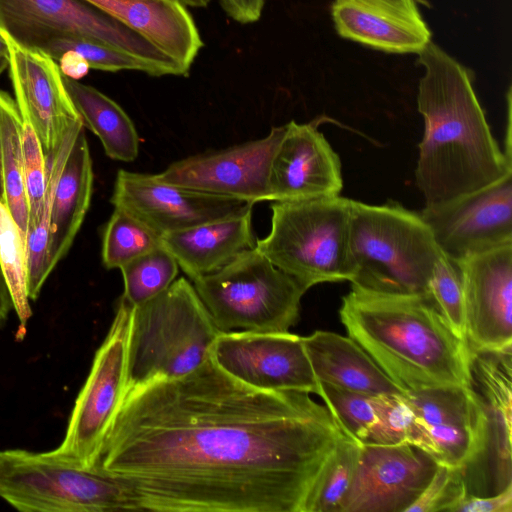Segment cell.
I'll return each mask as SVG.
<instances>
[{"mask_svg": "<svg viewBox=\"0 0 512 512\" xmlns=\"http://www.w3.org/2000/svg\"><path fill=\"white\" fill-rule=\"evenodd\" d=\"M0 32L32 50L60 37H85L147 62L158 76L188 75L154 45L86 0H0Z\"/></svg>", "mask_w": 512, "mask_h": 512, "instance_id": "obj_9", "label": "cell"}, {"mask_svg": "<svg viewBox=\"0 0 512 512\" xmlns=\"http://www.w3.org/2000/svg\"><path fill=\"white\" fill-rule=\"evenodd\" d=\"M83 122L74 123L65 133L58 147L46 155V190L42 210L26 236L27 289L30 300H36L52 272L49 261L50 216L57 181L62 172L68 153L81 129Z\"/></svg>", "mask_w": 512, "mask_h": 512, "instance_id": "obj_27", "label": "cell"}, {"mask_svg": "<svg viewBox=\"0 0 512 512\" xmlns=\"http://www.w3.org/2000/svg\"><path fill=\"white\" fill-rule=\"evenodd\" d=\"M192 283L221 332H289L306 293L256 247Z\"/></svg>", "mask_w": 512, "mask_h": 512, "instance_id": "obj_7", "label": "cell"}, {"mask_svg": "<svg viewBox=\"0 0 512 512\" xmlns=\"http://www.w3.org/2000/svg\"><path fill=\"white\" fill-rule=\"evenodd\" d=\"M3 176H2V165H1V146H0V197H3Z\"/></svg>", "mask_w": 512, "mask_h": 512, "instance_id": "obj_47", "label": "cell"}, {"mask_svg": "<svg viewBox=\"0 0 512 512\" xmlns=\"http://www.w3.org/2000/svg\"><path fill=\"white\" fill-rule=\"evenodd\" d=\"M302 338L319 383L372 396L405 394L349 336L317 330Z\"/></svg>", "mask_w": 512, "mask_h": 512, "instance_id": "obj_24", "label": "cell"}, {"mask_svg": "<svg viewBox=\"0 0 512 512\" xmlns=\"http://www.w3.org/2000/svg\"><path fill=\"white\" fill-rule=\"evenodd\" d=\"M9 55L8 43L5 37L0 32V57H7Z\"/></svg>", "mask_w": 512, "mask_h": 512, "instance_id": "obj_45", "label": "cell"}, {"mask_svg": "<svg viewBox=\"0 0 512 512\" xmlns=\"http://www.w3.org/2000/svg\"><path fill=\"white\" fill-rule=\"evenodd\" d=\"M222 9L241 24L256 22L262 15L265 0H219Z\"/></svg>", "mask_w": 512, "mask_h": 512, "instance_id": "obj_40", "label": "cell"}, {"mask_svg": "<svg viewBox=\"0 0 512 512\" xmlns=\"http://www.w3.org/2000/svg\"><path fill=\"white\" fill-rule=\"evenodd\" d=\"M13 309V303L0 268V327H2Z\"/></svg>", "mask_w": 512, "mask_h": 512, "instance_id": "obj_42", "label": "cell"}, {"mask_svg": "<svg viewBox=\"0 0 512 512\" xmlns=\"http://www.w3.org/2000/svg\"><path fill=\"white\" fill-rule=\"evenodd\" d=\"M428 291L452 330L465 340L464 291L459 264L441 254L434 266Z\"/></svg>", "mask_w": 512, "mask_h": 512, "instance_id": "obj_35", "label": "cell"}, {"mask_svg": "<svg viewBox=\"0 0 512 512\" xmlns=\"http://www.w3.org/2000/svg\"><path fill=\"white\" fill-rule=\"evenodd\" d=\"M39 51L56 62L66 52L84 58L89 67L97 70L118 72L132 70L158 76L157 71L147 62L101 42L77 36L60 37L42 44Z\"/></svg>", "mask_w": 512, "mask_h": 512, "instance_id": "obj_33", "label": "cell"}, {"mask_svg": "<svg viewBox=\"0 0 512 512\" xmlns=\"http://www.w3.org/2000/svg\"><path fill=\"white\" fill-rule=\"evenodd\" d=\"M351 199L340 195L273 201L271 229L255 247L306 291L349 280L347 241Z\"/></svg>", "mask_w": 512, "mask_h": 512, "instance_id": "obj_6", "label": "cell"}, {"mask_svg": "<svg viewBox=\"0 0 512 512\" xmlns=\"http://www.w3.org/2000/svg\"><path fill=\"white\" fill-rule=\"evenodd\" d=\"M5 39L14 100L19 113L31 120L46 156L58 147L67 130L82 119L65 88L57 62Z\"/></svg>", "mask_w": 512, "mask_h": 512, "instance_id": "obj_20", "label": "cell"}, {"mask_svg": "<svg viewBox=\"0 0 512 512\" xmlns=\"http://www.w3.org/2000/svg\"><path fill=\"white\" fill-rule=\"evenodd\" d=\"M92 190V159L83 128L68 153L52 202L49 242L52 269L71 248L89 209Z\"/></svg>", "mask_w": 512, "mask_h": 512, "instance_id": "obj_25", "label": "cell"}, {"mask_svg": "<svg viewBox=\"0 0 512 512\" xmlns=\"http://www.w3.org/2000/svg\"><path fill=\"white\" fill-rule=\"evenodd\" d=\"M131 311L132 307L120 298L109 331L75 400L65 436L51 450L60 459L87 468L95 463L124 398Z\"/></svg>", "mask_w": 512, "mask_h": 512, "instance_id": "obj_10", "label": "cell"}, {"mask_svg": "<svg viewBox=\"0 0 512 512\" xmlns=\"http://www.w3.org/2000/svg\"><path fill=\"white\" fill-rule=\"evenodd\" d=\"M418 56L424 68L417 94L424 131L415 183L429 206L512 173V153L494 138L470 71L432 41Z\"/></svg>", "mask_w": 512, "mask_h": 512, "instance_id": "obj_2", "label": "cell"}, {"mask_svg": "<svg viewBox=\"0 0 512 512\" xmlns=\"http://www.w3.org/2000/svg\"><path fill=\"white\" fill-rule=\"evenodd\" d=\"M344 435L309 393L251 388L209 358L125 395L93 467L139 510L303 512Z\"/></svg>", "mask_w": 512, "mask_h": 512, "instance_id": "obj_1", "label": "cell"}, {"mask_svg": "<svg viewBox=\"0 0 512 512\" xmlns=\"http://www.w3.org/2000/svg\"><path fill=\"white\" fill-rule=\"evenodd\" d=\"M252 208L161 236L162 246L191 281L215 272L255 247Z\"/></svg>", "mask_w": 512, "mask_h": 512, "instance_id": "obj_23", "label": "cell"}, {"mask_svg": "<svg viewBox=\"0 0 512 512\" xmlns=\"http://www.w3.org/2000/svg\"><path fill=\"white\" fill-rule=\"evenodd\" d=\"M58 62L61 73L74 80L84 77L90 69L84 58L72 52L64 53Z\"/></svg>", "mask_w": 512, "mask_h": 512, "instance_id": "obj_41", "label": "cell"}, {"mask_svg": "<svg viewBox=\"0 0 512 512\" xmlns=\"http://www.w3.org/2000/svg\"><path fill=\"white\" fill-rule=\"evenodd\" d=\"M0 268L21 327L32 316L27 289L26 240L0 197Z\"/></svg>", "mask_w": 512, "mask_h": 512, "instance_id": "obj_30", "label": "cell"}, {"mask_svg": "<svg viewBox=\"0 0 512 512\" xmlns=\"http://www.w3.org/2000/svg\"><path fill=\"white\" fill-rule=\"evenodd\" d=\"M453 512H512V485L494 495H466Z\"/></svg>", "mask_w": 512, "mask_h": 512, "instance_id": "obj_39", "label": "cell"}, {"mask_svg": "<svg viewBox=\"0 0 512 512\" xmlns=\"http://www.w3.org/2000/svg\"><path fill=\"white\" fill-rule=\"evenodd\" d=\"M186 7L202 8L207 6L211 0H177Z\"/></svg>", "mask_w": 512, "mask_h": 512, "instance_id": "obj_44", "label": "cell"}, {"mask_svg": "<svg viewBox=\"0 0 512 512\" xmlns=\"http://www.w3.org/2000/svg\"><path fill=\"white\" fill-rule=\"evenodd\" d=\"M470 386L485 414V441L464 475L467 493L494 495L512 485V347L470 351Z\"/></svg>", "mask_w": 512, "mask_h": 512, "instance_id": "obj_11", "label": "cell"}, {"mask_svg": "<svg viewBox=\"0 0 512 512\" xmlns=\"http://www.w3.org/2000/svg\"><path fill=\"white\" fill-rule=\"evenodd\" d=\"M63 82L83 126L99 138L106 155L117 161L135 160L139 153V136L127 113L92 86L64 75Z\"/></svg>", "mask_w": 512, "mask_h": 512, "instance_id": "obj_26", "label": "cell"}, {"mask_svg": "<svg viewBox=\"0 0 512 512\" xmlns=\"http://www.w3.org/2000/svg\"><path fill=\"white\" fill-rule=\"evenodd\" d=\"M210 359L224 373L254 389L319 393L303 338L290 332H221Z\"/></svg>", "mask_w": 512, "mask_h": 512, "instance_id": "obj_13", "label": "cell"}, {"mask_svg": "<svg viewBox=\"0 0 512 512\" xmlns=\"http://www.w3.org/2000/svg\"><path fill=\"white\" fill-rule=\"evenodd\" d=\"M120 270L124 283L121 299L136 307L166 290L174 282L179 266L160 246L129 261Z\"/></svg>", "mask_w": 512, "mask_h": 512, "instance_id": "obj_31", "label": "cell"}, {"mask_svg": "<svg viewBox=\"0 0 512 512\" xmlns=\"http://www.w3.org/2000/svg\"><path fill=\"white\" fill-rule=\"evenodd\" d=\"M405 394L378 396L376 419L362 444H409L413 411Z\"/></svg>", "mask_w": 512, "mask_h": 512, "instance_id": "obj_36", "label": "cell"}, {"mask_svg": "<svg viewBox=\"0 0 512 512\" xmlns=\"http://www.w3.org/2000/svg\"><path fill=\"white\" fill-rule=\"evenodd\" d=\"M272 127L263 138L172 163L155 176L166 183L255 204L268 200L270 166L285 133Z\"/></svg>", "mask_w": 512, "mask_h": 512, "instance_id": "obj_15", "label": "cell"}, {"mask_svg": "<svg viewBox=\"0 0 512 512\" xmlns=\"http://www.w3.org/2000/svg\"><path fill=\"white\" fill-rule=\"evenodd\" d=\"M0 498L23 512L139 510L128 488L95 467H82L52 451H0Z\"/></svg>", "mask_w": 512, "mask_h": 512, "instance_id": "obj_8", "label": "cell"}, {"mask_svg": "<svg viewBox=\"0 0 512 512\" xmlns=\"http://www.w3.org/2000/svg\"><path fill=\"white\" fill-rule=\"evenodd\" d=\"M438 465L426 452L407 443L361 444L341 512H406Z\"/></svg>", "mask_w": 512, "mask_h": 512, "instance_id": "obj_17", "label": "cell"}, {"mask_svg": "<svg viewBox=\"0 0 512 512\" xmlns=\"http://www.w3.org/2000/svg\"><path fill=\"white\" fill-rule=\"evenodd\" d=\"M220 333L193 283L184 277L132 307L124 397L194 371L210 358Z\"/></svg>", "mask_w": 512, "mask_h": 512, "instance_id": "obj_5", "label": "cell"}, {"mask_svg": "<svg viewBox=\"0 0 512 512\" xmlns=\"http://www.w3.org/2000/svg\"><path fill=\"white\" fill-rule=\"evenodd\" d=\"M393 5L403 7L406 9L419 10V5L430 6L427 0H383Z\"/></svg>", "mask_w": 512, "mask_h": 512, "instance_id": "obj_43", "label": "cell"}, {"mask_svg": "<svg viewBox=\"0 0 512 512\" xmlns=\"http://www.w3.org/2000/svg\"><path fill=\"white\" fill-rule=\"evenodd\" d=\"M360 445L344 435L311 487L303 512H341L358 463Z\"/></svg>", "mask_w": 512, "mask_h": 512, "instance_id": "obj_29", "label": "cell"}, {"mask_svg": "<svg viewBox=\"0 0 512 512\" xmlns=\"http://www.w3.org/2000/svg\"><path fill=\"white\" fill-rule=\"evenodd\" d=\"M175 61L187 74L203 47L186 6L177 0H86Z\"/></svg>", "mask_w": 512, "mask_h": 512, "instance_id": "obj_22", "label": "cell"}, {"mask_svg": "<svg viewBox=\"0 0 512 512\" xmlns=\"http://www.w3.org/2000/svg\"><path fill=\"white\" fill-rule=\"evenodd\" d=\"M413 411L409 444L439 465L466 468L485 441V414L469 385H445L407 392Z\"/></svg>", "mask_w": 512, "mask_h": 512, "instance_id": "obj_12", "label": "cell"}, {"mask_svg": "<svg viewBox=\"0 0 512 512\" xmlns=\"http://www.w3.org/2000/svg\"><path fill=\"white\" fill-rule=\"evenodd\" d=\"M470 351L512 347V243L459 262Z\"/></svg>", "mask_w": 512, "mask_h": 512, "instance_id": "obj_18", "label": "cell"}, {"mask_svg": "<svg viewBox=\"0 0 512 512\" xmlns=\"http://www.w3.org/2000/svg\"><path fill=\"white\" fill-rule=\"evenodd\" d=\"M162 236L239 213L251 203L207 194L159 180L155 174L119 170L110 199Z\"/></svg>", "mask_w": 512, "mask_h": 512, "instance_id": "obj_16", "label": "cell"}, {"mask_svg": "<svg viewBox=\"0 0 512 512\" xmlns=\"http://www.w3.org/2000/svg\"><path fill=\"white\" fill-rule=\"evenodd\" d=\"M339 317L357 342L405 393L469 385L470 351L430 297L369 293L351 288Z\"/></svg>", "mask_w": 512, "mask_h": 512, "instance_id": "obj_3", "label": "cell"}, {"mask_svg": "<svg viewBox=\"0 0 512 512\" xmlns=\"http://www.w3.org/2000/svg\"><path fill=\"white\" fill-rule=\"evenodd\" d=\"M8 67V58L0 57V74Z\"/></svg>", "mask_w": 512, "mask_h": 512, "instance_id": "obj_46", "label": "cell"}, {"mask_svg": "<svg viewBox=\"0 0 512 512\" xmlns=\"http://www.w3.org/2000/svg\"><path fill=\"white\" fill-rule=\"evenodd\" d=\"M441 254L419 212L394 201L371 205L351 200L347 241L351 288L429 297V281Z\"/></svg>", "mask_w": 512, "mask_h": 512, "instance_id": "obj_4", "label": "cell"}, {"mask_svg": "<svg viewBox=\"0 0 512 512\" xmlns=\"http://www.w3.org/2000/svg\"><path fill=\"white\" fill-rule=\"evenodd\" d=\"M0 146L4 187L2 200L26 240L29 228V207L21 147V118L14 98L1 90Z\"/></svg>", "mask_w": 512, "mask_h": 512, "instance_id": "obj_28", "label": "cell"}, {"mask_svg": "<svg viewBox=\"0 0 512 512\" xmlns=\"http://www.w3.org/2000/svg\"><path fill=\"white\" fill-rule=\"evenodd\" d=\"M20 118L21 147L30 227L37 220L43 207L47 164L43 146L31 120L22 114H20Z\"/></svg>", "mask_w": 512, "mask_h": 512, "instance_id": "obj_37", "label": "cell"}, {"mask_svg": "<svg viewBox=\"0 0 512 512\" xmlns=\"http://www.w3.org/2000/svg\"><path fill=\"white\" fill-rule=\"evenodd\" d=\"M318 396L343 433L362 444L376 419L378 396L319 383Z\"/></svg>", "mask_w": 512, "mask_h": 512, "instance_id": "obj_34", "label": "cell"}, {"mask_svg": "<svg viewBox=\"0 0 512 512\" xmlns=\"http://www.w3.org/2000/svg\"><path fill=\"white\" fill-rule=\"evenodd\" d=\"M466 495L463 468L438 465L429 483L406 512H453Z\"/></svg>", "mask_w": 512, "mask_h": 512, "instance_id": "obj_38", "label": "cell"}, {"mask_svg": "<svg viewBox=\"0 0 512 512\" xmlns=\"http://www.w3.org/2000/svg\"><path fill=\"white\" fill-rule=\"evenodd\" d=\"M331 13L341 37L383 52L418 55L432 41L419 10L383 0H334Z\"/></svg>", "mask_w": 512, "mask_h": 512, "instance_id": "obj_21", "label": "cell"}, {"mask_svg": "<svg viewBox=\"0 0 512 512\" xmlns=\"http://www.w3.org/2000/svg\"><path fill=\"white\" fill-rule=\"evenodd\" d=\"M318 122L285 124V133L273 156L269 201H297L340 194L343 187L341 160Z\"/></svg>", "mask_w": 512, "mask_h": 512, "instance_id": "obj_19", "label": "cell"}, {"mask_svg": "<svg viewBox=\"0 0 512 512\" xmlns=\"http://www.w3.org/2000/svg\"><path fill=\"white\" fill-rule=\"evenodd\" d=\"M160 246L161 236L125 211L114 208L103 229L102 263L107 269H120Z\"/></svg>", "mask_w": 512, "mask_h": 512, "instance_id": "obj_32", "label": "cell"}, {"mask_svg": "<svg viewBox=\"0 0 512 512\" xmlns=\"http://www.w3.org/2000/svg\"><path fill=\"white\" fill-rule=\"evenodd\" d=\"M419 213L441 253L455 262L512 243V173Z\"/></svg>", "mask_w": 512, "mask_h": 512, "instance_id": "obj_14", "label": "cell"}]
</instances>
